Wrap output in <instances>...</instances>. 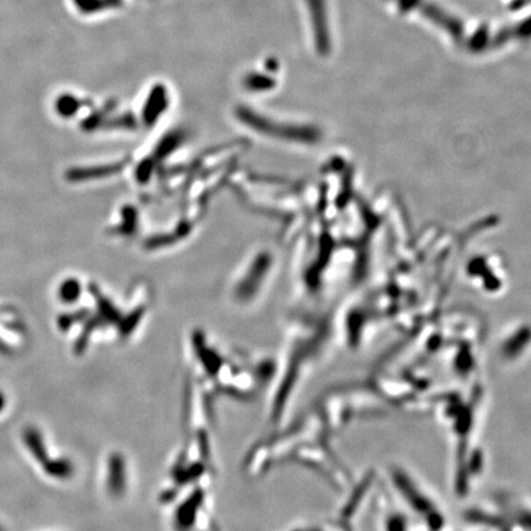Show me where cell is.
<instances>
[{"label":"cell","instance_id":"cell-1","mask_svg":"<svg viewBox=\"0 0 531 531\" xmlns=\"http://www.w3.org/2000/svg\"><path fill=\"white\" fill-rule=\"evenodd\" d=\"M4 398H3V395H1V393H0V411H1V409L4 407Z\"/></svg>","mask_w":531,"mask_h":531}]
</instances>
